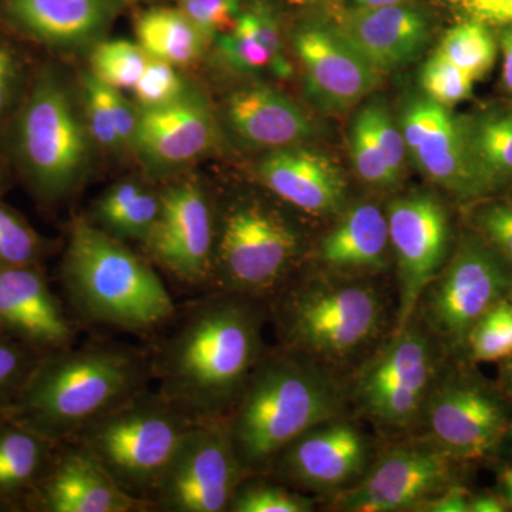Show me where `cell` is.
<instances>
[{
	"label": "cell",
	"mask_w": 512,
	"mask_h": 512,
	"mask_svg": "<svg viewBox=\"0 0 512 512\" xmlns=\"http://www.w3.org/2000/svg\"><path fill=\"white\" fill-rule=\"evenodd\" d=\"M252 301L229 292L208 299L164 349L160 393L192 420L220 419L261 360L264 320Z\"/></svg>",
	"instance_id": "obj_1"
},
{
	"label": "cell",
	"mask_w": 512,
	"mask_h": 512,
	"mask_svg": "<svg viewBox=\"0 0 512 512\" xmlns=\"http://www.w3.org/2000/svg\"><path fill=\"white\" fill-rule=\"evenodd\" d=\"M342 392L319 363L289 352L259 360L227 421L245 473H261L292 441L342 412Z\"/></svg>",
	"instance_id": "obj_2"
},
{
	"label": "cell",
	"mask_w": 512,
	"mask_h": 512,
	"mask_svg": "<svg viewBox=\"0 0 512 512\" xmlns=\"http://www.w3.org/2000/svg\"><path fill=\"white\" fill-rule=\"evenodd\" d=\"M141 379L140 362L124 350L60 349L26 379L16 419L42 439L76 437L140 392Z\"/></svg>",
	"instance_id": "obj_3"
},
{
	"label": "cell",
	"mask_w": 512,
	"mask_h": 512,
	"mask_svg": "<svg viewBox=\"0 0 512 512\" xmlns=\"http://www.w3.org/2000/svg\"><path fill=\"white\" fill-rule=\"evenodd\" d=\"M62 274L74 308L89 322L138 332L174 315L173 299L156 271L89 222H74Z\"/></svg>",
	"instance_id": "obj_4"
},
{
	"label": "cell",
	"mask_w": 512,
	"mask_h": 512,
	"mask_svg": "<svg viewBox=\"0 0 512 512\" xmlns=\"http://www.w3.org/2000/svg\"><path fill=\"white\" fill-rule=\"evenodd\" d=\"M365 278L326 274L286 289L276 319L289 352L319 365H343L362 353L383 325V299Z\"/></svg>",
	"instance_id": "obj_5"
},
{
	"label": "cell",
	"mask_w": 512,
	"mask_h": 512,
	"mask_svg": "<svg viewBox=\"0 0 512 512\" xmlns=\"http://www.w3.org/2000/svg\"><path fill=\"white\" fill-rule=\"evenodd\" d=\"M195 421L163 394L138 392L89 424L76 439L120 487L146 500Z\"/></svg>",
	"instance_id": "obj_6"
},
{
	"label": "cell",
	"mask_w": 512,
	"mask_h": 512,
	"mask_svg": "<svg viewBox=\"0 0 512 512\" xmlns=\"http://www.w3.org/2000/svg\"><path fill=\"white\" fill-rule=\"evenodd\" d=\"M92 141L69 87L53 72L40 74L16 127L20 163L40 197L62 200L80 187Z\"/></svg>",
	"instance_id": "obj_7"
},
{
	"label": "cell",
	"mask_w": 512,
	"mask_h": 512,
	"mask_svg": "<svg viewBox=\"0 0 512 512\" xmlns=\"http://www.w3.org/2000/svg\"><path fill=\"white\" fill-rule=\"evenodd\" d=\"M298 229L259 201L231 205L215 235L211 279L222 292L262 298L282 289L301 255Z\"/></svg>",
	"instance_id": "obj_8"
},
{
	"label": "cell",
	"mask_w": 512,
	"mask_h": 512,
	"mask_svg": "<svg viewBox=\"0 0 512 512\" xmlns=\"http://www.w3.org/2000/svg\"><path fill=\"white\" fill-rule=\"evenodd\" d=\"M436 373L433 343L412 320L360 367L353 399L379 426L406 429L421 416Z\"/></svg>",
	"instance_id": "obj_9"
},
{
	"label": "cell",
	"mask_w": 512,
	"mask_h": 512,
	"mask_svg": "<svg viewBox=\"0 0 512 512\" xmlns=\"http://www.w3.org/2000/svg\"><path fill=\"white\" fill-rule=\"evenodd\" d=\"M510 291L512 276L503 256L484 238L467 235L420 303L429 328L448 345L460 346L478 320Z\"/></svg>",
	"instance_id": "obj_10"
},
{
	"label": "cell",
	"mask_w": 512,
	"mask_h": 512,
	"mask_svg": "<svg viewBox=\"0 0 512 512\" xmlns=\"http://www.w3.org/2000/svg\"><path fill=\"white\" fill-rule=\"evenodd\" d=\"M245 474L227 423L197 420L154 491V505L174 512L228 511Z\"/></svg>",
	"instance_id": "obj_11"
},
{
	"label": "cell",
	"mask_w": 512,
	"mask_h": 512,
	"mask_svg": "<svg viewBox=\"0 0 512 512\" xmlns=\"http://www.w3.org/2000/svg\"><path fill=\"white\" fill-rule=\"evenodd\" d=\"M454 458L426 443L384 451L357 483L340 491L335 507L350 512L421 511L454 484Z\"/></svg>",
	"instance_id": "obj_12"
},
{
	"label": "cell",
	"mask_w": 512,
	"mask_h": 512,
	"mask_svg": "<svg viewBox=\"0 0 512 512\" xmlns=\"http://www.w3.org/2000/svg\"><path fill=\"white\" fill-rule=\"evenodd\" d=\"M386 217L399 276L397 333L412 322L424 292L443 269L450 247V218L443 202L424 191L390 202Z\"/></svg>",
	"instance_id": "obj_13"
},
{
	"label": "cell",
	"mask_w": 512,
	"mask_h": 512,
	"mask_svg": "<svg viewBox=\"0 0 512 512\" xmlns=\"http://www.w3.org/2000/svg\"><path fill=\"white\" fill-rule=\"evenodd\" d=\"M421 416L429 441L454 460L488 456L508 430L503 404L471 380H434Z\"/></svg>",
	"instance_id": "obj_14"
},
{
	"label": "cell",
	"mask_w": 512,
	"mask_h": 512,
	"mask_svg": "<svg viewBox=\"0 0 512 512\" xmlns=\"http://www.w3.org/2000/svg\"><path fill=\"white\" fill-rule=\"evenodd\" d=\"M160 197V214L143 242L148 255L183 284L210 281L215 225L207 194L198 184L183 183Z\"/></svg>",
	"instance_id": "obj_15"
},
{
	"label": "cell",
	"mask_w": 512,
	"mask_h": 512,
	"mask_svg": "<svg viewBox=\"0 0 512 512\" xmlns=\"http://www.w3.org/2000/svg\"><path fill=\"white\" fill-rule=\"evenodd\" d=\"M399 126L407 157L430 183L461 200L485 195L468 156L461 117L417 94L404 101Z\"/></svg>",
	"instance_id": "obj_16"
},
{
	"label": "cell",
	"mask_w": 512,
	"mask_h": 512,
	"mask_svg": "<svg viewBox=\"0 0 512 512\" xmlns=\"http://www.w3.org/2000/svg\"><path fill=\"white\" fill-rule=\"evenodd\" d=\"M303 89L325 114L348 113L376 89L380 73L350 45L338 26L308 23L293 35Z\"/></svg>",
	"instance_id": "obj_17"
},
{
	"label": "cell",
	"mask_w": 512,
	"mask_h": 512,
	"mask_svg": "<svg viewBox=\"0 0 512 512\" xmlns=\"http://www.w3.org/2000/svg\"><path fill=\"white\" fill-rule=\"evenodd\" d=\"M370 443L352 421L339 417L303 433L276 457L279 474L319 493H340L369 468Z\"/></svg>",
	"instance_id": "obj_18"
},
{
	"label": "cell",
	"mask_w": 512,
	"mask_h": 512,
	"mask_svg": "<svg viewBox=\"0 0 512 512\" xmlns=\"http://www.w3.org/2000/svg\"><path fill=\"white\" fill-rule=\"evenodd\" d=\"M217 140V123L207 101L187 92L167 106L140 111L133 150L147 170L160 175L204 156Z\"/></svg>",
	"instance_id": "obj_19"
},
{
	"label": "cell",
	"mask_w": 512,
	"mask_h": 512,
	"mask_svg": "<svg viewBox=\"0 0 512 512\" xmlns=\"http://www.w3.org/2000/svg\"><path fill=\"white\" fill-rule=\"evenodd\" d=\"M256 173L276 197L306 214L329 217L346 207L348 183L342 168L313 148L272 150L259 161Z\"/></svg>",
	"instance_id": "obj_20"
},
{
	"label": "cell",
	"mask_w": 512,
	"mask_h": 512,
	"mask_svg": "<svg viewBox=\"0 0 512 512\" xmlns=\"http://www.w3.org/2000/svg\"><path fill=\"white\" fill-rule=\"evenodd\" d=\"M338 29L379 73L402 69L419 59L431 36L429 18L406 3L350 10Z\"/></svg>",
	"instance_id": "obj_21"
},
{
	"label": "cell",
	"mask_w": 512,
	"mask_h": 512,
	"mask_svg": "<svg viewBox=\"0 0 512 512\" xmlns=\"http://www.w3.org/2000/svg\"><path fill=\"white\" fill-rule=\"evenodd\" d=\"M148 505L120 487L80 443L60 457L43 488V507L52 512H138Z\"/></svg>",
	"instance_id": "obj_22"
},
{
	"label": "cell",
	"mask_w": 512,
	"mask_h": 512,
	"mask_svg": "<svg viewBox=\"0 0 512 512\" xmlns=\"http://www.w3.org/2000/svg\"><path fill=\"white\" fill-rule=\"evenodd\" d=\"M10 18L30 36L55 47L99 43L120 9V0H6Z\"/></svg>",
	"instance_id": "obj_23"
},
{
	"label": "cell",
	"mask_w": 512,
	"mask_h": 512,
	"mask_svg": "<svg viewBox=\"0 0 512 512\" xmlns=\"http://www.w3.org/2000/svg\"><path fill=\"white\" fill-rule=\"evenodd\" d=\"M229 126L248 146L279 150L301 146L315 134L305 111L266 84L242 87L227 104Z\"/></svg>",
	"instance_id": "obj_24"
},
{
	"label": "cell",
	"mask_w": 512,
	"mask_h": 512,
	"mask_svg": "<svg viewBox=\"0 0 512 512\" xmlns=\"http://www.w3.org/2000/svg\"><path fill=\"white\" fill-rule=\"evenodd\" d=\"M390 251L386 212L362 201L346 208L320 242L318 256L328 274L365 278L387 268Z\"/></svg>",
	"instance_id": "obj_25"
},
{
	"label": "cell",
	"mask_w": 512,
	"mask_h": 512,
	"mask_svg": "<svg viewBox=\"0 0 512 512\" xmlns=\"http://www.w3.org/2000/svg\"><path fill=\"white\" fill-rule=\"evenodd\" d=\"M468 156L485 194L512 185V109L461 117Z\"/></svg>",
	"instance_id": "obj_26"
},
{
	"label": "cell",
	"mask_w": 512,
	"mask_h": 512,
	"mask_svg": "<svg viewBox=\"0 0 512 512\" xmlns=\"http://www.w3.org/2000/svg\"><path fill=\"white\" fill-rule=\"evenodd\" d=\"M137 43L151 59L188 66L204 53L207 36L180 9L154 8L138 16Z\"/></svg>",
	"instance_id": "obj_27"
},
{
	"label": "cell",
	"mask_w": 512,
	"mask_h": 512,
	"mask_svg": "<svg viewBox=\"0 0 512 512\" xmlns=\"http://www.w3.org/2000/svg\"><path fill=\"white\" fill-rule=\"evenodd\" d=\"M0 284L9 289L35 322L40 345L56 350L69 345L72 328L39 272L30 266L0 265Z\"/></svg>",
	"instance_id": "obj_28"
},
{
	"label": "cell",
	"mask_w": 512,
	"mask_h": 512,
	"mask_svg": "<svg viewBox=\"0 0 512 512\" xmlns=\"http://www.w3.org/2000/svg\"><path fill=\"white\" fill-rule=\"evenodd\" d=\"M497 42L490 26L464 19L440 40L436 52L476 80L483 79L497 60Z\"/></svg>",
	"instance_id": "obj_29"
},
{
	"label": "cell",
	"mask_w": 512,
	"mask_h": 512,
	"mask_svg": "<svg viewBox=\"0 0 512 512\" xmlns=\"http://www.w3.org/2000/svg\"><path fill=\"white\" fill-rule=\"evenodd\" d=\"M42 440L23 427L0 431V493H13L33 480L42 466Z\"/></svg>",
	"instance_id": "obj_30"
},
{
	"label": "cell",
	"mask_w": 512,
	"mask_h": 512,
	"mask_svg": "<svg viewBox=\"0 0 512 512\" xmlns=\"http://www.w3.org/2000/svg\"><path fill=\"white\" fill-rule=\"evenodd\" d=\"M148 62L150 56L138 43L128 40H106L94 46L90 59V73L114 89H133Z\"/></svg>",
	"instance_id": "obj_31"
},
{
	"label": "cell",
	"mask_w": 512,
	"mask_h": 512,
	"mask_svg": "<svg viewBox=\"0 0 512 512\" xmlns=\"http://www.w3.org/2000/svg\"><path fill=\"white\" fill-rule=\"evenodd\" d=\"M349 154L357 177L369 187L380 191H392L399 187L400 183L387 167L362 110L357 111L350 127Z\"/></svg>",
	"instance_id": "obj_32"
},
{
	"label": "cell",
	"mask_w": 512,
	"mask_h": 512,
	"mask_svg": "<svg viewBox=\"0 0 512 512\" xmlns=\"http://www.w3.org/2000/svg\"><path fill=\"white\" fill-rule=\"evenodd\" d=\"M471 355L480 362H497L512 357V305L497 303L468 333Z\"/></svg>",
	"instance_id": "obj_33"
},
{
	"label": "cell",
	"mask_w": 512,
	"mask_h": 512,
	"mask_svg": "<svg viewBox=\"0 0 512 512\" xmlns=\"http://www.w3.org/2000/svg\"><path fill=\"white\" fill-rule=\"evenodd\" d=\"M473 84V77L437 52L421 67L420 86L424 96L448 109L470 99Z\"/></svg>",
	"instance_id": "obj_34"
},
{
	"label": "cell",
	"mask_w": 512,
	"mask_h": 512,
	"mask_svg": "<svg viewBox=\"0 0 512 512\" xmlns=\"http://www.w3.org/2000/svg\"><path fill=\"white\" fill-rule=\"evenodd\" d=\"M313 501L282 485L251 481L241 483L229 504L234 512H311Z\"/></svg>",
	"instance_id": "obj_35"
},
{
	"label": "cell",
	"mask_w": 512,
	"mask_h": 512,
	"mask_svg": "<svg viewBox=\"0 0 512 512\" xmlns=\"http://www.w3.org/2000/svg\"><path fill=\"white\" fill-rule=\"evenodd\" d=\"M360 110L365 114L367 124L387 167L392 171L394 178L402 183L406 173L407 150L399 120L394 119L392 111L382 100L369 101Z\"/></svg>",
	"instance_id": "obj_36"
},
{
	"label": "cell",
	"mask_w": 512,
	"mask_h": 512,
	"mask_svg": "<svg viewBox=\"0 0 512 512\" xmlns=\"http://www.w3.org/2000/svg\"><path fill=\"white\" fill-rule=\"evenodd\" d=\"M133 90L140 111L167 106L187 93L175 66L151 57Z\"/></svg>",
	"instance_id": "obj_37"
},
{
	"label": "cell",
	"mask_w": 512,
	"mask_h": 512,
	"mask_svg": "<svg viewBox=\"0 0 512 512\" xmlns=\"http://www.w3.org/2000/svg\"><path fill=\"white\" fill-rule=\"evenodd\" d=\"M42 241L18 212L0 207V265L30 266L36 261Z\"/></svg>",
	"instance_id": "obj_38"
},
{
	"label": "cell",
	"mask_w": 512,
	"mask_h": 512,
	"mask_svg": "<svg viewBox=\"0 0 512 512\" xmlns=\"http://www.w3.org/2000/svg\"><path fill=\"white\" fill-rule=\"evenodd\" d=\"M160 208V194L146 187L116 218L101 229L123 242H144L156 224Z\"/></svg>",
	"instance_id": "obj_39"
},
{
	"label": "cell",
	"mask_w": 512,
	"mask_h": 512,
	"mask_svg": "<svg viewBox=\"0 0 512 512\" xmlns=\"http://www.w3.org/2000/svg\"><path fill=\"white\" fill-rule=\"evenodd\" d=\"M237 23L265 47L272 59L271 73L279 79H289L292 76V64L286 59L281 30L272 10L262 2L255 3L251 10L239 15Z\"/></svg>",
	"instance_id": "obj_40"
},
{
	"label": "cell",
	"mask_w": 512,
	"mask_h": 512,
	"mask_svg": "<svg viewBox=\"0 0 512 512\" xmlns=\"http://www.w3.org/2000/svg\"><path fill=\"white\" fill-rule=\"evenodd\" d=\"M82 83L83 116L94 143L106 150H121L104 94V83L92 73L84 74Z\"/></svg>",
	"instance_id": "obj_41"
},
{
	"label": "cell",
	"mask_w": 512,
	"mask_h": 512,
	"mask_svg": "<svg viewBox=\"0 0 512 512\" xmlns=\"http://www.w3.org/2000/svg\"><path fill=\"white\" fill-rule=\"evenodd\" d=\"M218 49L225 62L239 73L272 70V59L264 46L247 29L235 23L234 28L217 36Z\"/></svg>",
	"instance_id": "obj_42"
},
{
	"label": "cell",
	"mask_w": 512,
	"mask_h": 512,
	"mask_svg": "<svg viewBox=\"0 0 512 512\" xmlns=\"http://www.w3.org/2000/svg\"><path fill=\"white\" fill-rule=\"evenodd\" d=\"M178 9L208 39L234 28L239 18V0H178Z\"/></svg>",
	"instance_id": "obj_43"
},
{
	"label": "cell",
	"mask_w": 512,
	"mask_h": 512,
	"mask_svg": "<svg viewBox=\"0 0 512 512\" xmlns=\"http://www.w3.org/2000/svg\"><path fill=\"white\" fill-rule=\"evenodd\" d=\"M476 224L487 244L512 266V202H491L480 208Z\"/></svg>",
	"instance_id": "obj_44"
},
{
	"label": "cell",
	"mask_w": 512,
	"mask_h": 512,
	"mask_svg": "<svg viewBox=\"0 0 512 512\" xmlns=\"http://www.w3.org/2000/svg\"><path fill=\"white\" fill-rule=\"evenodd\" d=\"M104 94H106L111 119H113L114 128H116L117 137H119L121 150L133 148L138 120H140V109L136 104L130 103L119 89H114V87L107 86V84H104Z\"/></svg>",
	"instance_id": "obj_45"
},
{
	"label": "cell",
	"mask_w": 512,
	"mask_h": 512,
	"mask_svg": "<svg viewBox=\"0 0 512 512\" xmlns=\"http://www.w3.org/2000/svg\"><path fill=\"white\" fill-rule=\"evenodd\" d=\"M464 19L487 26H512V0H448Z\"/></svg>",
	"instance_id": "obj_46"
},
{
	"label": "cell",
	"mask_w": 512,
	"mask_h": 512,
	"mask_svg": "<svg viewBox=\"0 0 512 512\" xmlns=\"http://www.w3.org/2000/svg\"><path fill=\"white\" fill-rule=\"evenodd\" d=\"M144 188L146 187L140 181L123 180L104 191L94 207V217L100 228L106 227L113 218H116Z\"/></svg>",
	"instance_id": "obj_47"
},
{
	"label": "cell",
	"mask_w": 512,
	"mask_h": 512,
	"mask_svg": "<svg viewBox=\"0 0 512 512\" xmlns=\"http://www.w3.org/2000/svg\"><path fill=\"white\" fill-rule=\"evenodd\" d=\"M28 356L16 343L0 338V399L28 375Z\"/></svg>",
	"instance_id": "obj_48"
},
{
	"label": "cell",
	"mask_w": 512,
	"mask_h": 512,
	"mask_svg": "<svg viewBox=\"0 0 512 512\" xmlns=\"http://www.w3.org/2000/svg\"><path fill=\"white\" fill-rule=\"evenodd\" d=\"M471 495L464 488L453 485L439 497L424 505V512H470Z\"/></svg>",
	"instance_id": "obj_49"
},
{
	"label": "cell",
	"mask_w": 512,
	"mask_h": 512,
	"mask_svg": "<svg viewBox=\"0 0 512 512\" xmlns=\"http://www.w3.org/2000/svg\"><path fill=\"white\" fill-rule=\"evenodd\" d=\"M16 79V62L8 47L0 45V116L8 107Z\"/></svg>",
	"instance_id": "obj_50"
},
{
	"label": "cell",
	"mask_w": 512,
	"mask_h": 512,
	"mask_svg": "<svg viewBox=\"0 0 512 512\" xmlns=\"http://www.w3.org/2000/svg\"><path fill=\"white\" fill-rule=\"evenodd\" d=\"M500 46L503 50V86L505 92L512 96V26L504 28Z\"/></svg>",
	"instance_id": "obj_51"
},
{
	"label": "cell",
	"mask_w": 512,
	"mask_h": 512,
	"mask_svg": "<svg viewBox=\"0 0 512 512\" xmlns=\"http://www.w3.org/2000/svg\"><path fill=\"white\" fill-rule=\"evenodd\" d=\"M507 510L505 501L495 495H477V497H471L470 500V512H503Z\"/></svg>",
	"instance_id": "obj_52"
},
{
	"label": "cell",
	"mask_w": 512,
	"mask_h": 512,
	"mask_svg": "<svg viewBox=\"0 0 512 512\" xmlns=\"http://www.w3.org/2000/svg\"><path fill=\"white\" fill-rule=\"evenodd\" d=\"M501 487H503V498L507 507L512 510V467L507 468L501 474Z\"/></svg>",
	"instance_id": "obj_53"
},
{
	"label": "cell",
	"mask_w": 512,
	"mask_h": 512,
	"mask_svg": "<svg viewBox=\"0 0 512 512\" xmlns=\"http://www.w3.org/2000/svg\"><path fill=\"white\" fill-rule=\"evenodd\" d=\"M406 0H356L357 8H382V6L399 5Z\"/></svg>",
	"instance_id": "obj_54"
},
{
	"label": "cell",
	"mask_w": 512,
	"mask_h": 512,
	"mask_svg": "<svg viewBox=\"0 0 512 512\" xmlns=\"http://www.w3.org/2000/svg\"><path fill=\"white\" fill-rule=\"evenodd\" d=\"M505 383H507L508 390L512 394V362L505 366Z\"/></svg>",
	"instance_id": "obj_55"
},
{
	"label": "cell",
	"mask_w": 512,
	"mask_h": 512,
	"mask_svg": "<svg viewBox=\"0 0 512 512\" xmlns=\"http://www.w3.org/2000/svg\"><path fill=\"white\" fill-rule=\"evenodd\" d=\"M302 2H308V0H302Z\"/></svg>",
	"instance_id": "obj_56"
}]
</instances>
